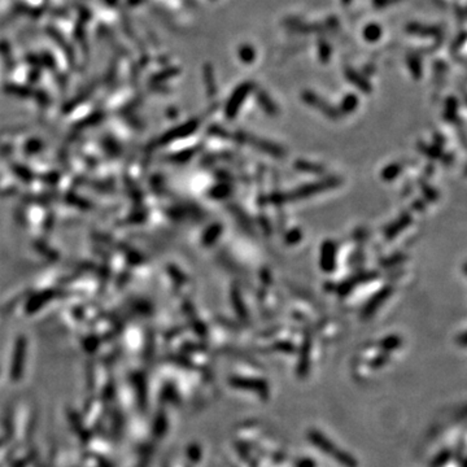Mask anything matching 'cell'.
Instances as JSON below:
<instances>
[{
  "mask_svg": "<svg viewBox=\"0 0 467 467\" xmlns=\"http://www.w3.org/2000/svg\"><path fill=\"white\" fill-rule=\"evenodd\" d=\"M230 384L233 388H239L244 391H252L256 392L262 399H268L269 396V385L268 383L262 379L255 378H243V376H233L230 379Z\"/></svg>",
  "mask_w": 467,
  "mask_h": 467,
  "instance_id": "obj_1",
  "label": "cell"
},
{
  "mask_svg": "<svg viewBox=\"0 0 467 467\" xmlns=\"http://www.w3.org/2000/svg\"><path fill=\"white\" fill-rule=\"evenodd\" d=\"M307 440L316 446L318 450H321L322 453L327 455H334V453L338 450V446L336 444L330 439L329 436H326L325 433L321 432L320 430H310L307 432Z\"/></svg>",
  "mask_w": 467,
  "mask_h": 467,
  "instance_id": "obj_2",
  "label": "cell"
},
{
  "mask_svg": "<svg viewBox=\"0 0 467 467\" xmlns=\"http://www.w3.org/2000/svg\"><path fill=\"white\" fill-rule=\"evenodd\" d=\"M251 85H248V82H246L244 85L238 87L235 91H233L232 96H231L230 102H228V107H227V116L232 117L235 114V112L238 111V108L242 105V103L244 102V99H246L247 94L251 91Z\"/></svg>",
  "mask_w": 467,
  "mask_h": 467,
  "instance_id": "obj_3",
  "label": "cell"
},
{
  "mask_svg": "<svg viewBox=\"0 0 467 467\" xmlns=\"http://www.w3.org/2000/svg\"><path fill=\"white\" fill-rule=\"evenodd\" d=\"M332 458L343 467H358V461L356 459V457L347 450H343V449L338 448Z\"/></svg>",
  "mask_w": 467,
  "mask_h": 467,
  "instance_id": "obj_4",
  "label": "cell"
},
{
  "mask_svg": "<svg viewBox=\"0 0 467 467\" xmlns=\"http://www.w3.org/2000/svg\"><path fill=\"white\" fill-rule=\"evenodd\" d=\"M452 450L443 449V450H440V452L433 457L432 462H431V467H445L449 462L452 461Z\"/></svg>",
  "mask_w": 467,
  "mask_h": 467,
  "instance_id": "obj_5",
  "label": "cell"
},
{
  "mask_svg": "<svg viewBox=\"0 0 467 467\" xmlns=\"http://www.w3.org/2000/svg\"><path fill=\"white\" fill-rule=\"evenodd\" d=\"M363 35H365L366 39L370 40V42H375V40H378L379 38H380L381 29L379 28L378 25L371 24L365 29V31H363Z\"/></svg>",
  "mask_w": 467,
  "mask_h": 467,
  "instance_id": "obj_6",
  "label": "cell"
},
{
  "mask_svg": "<svg viewBox=\"0 0 467 467\" xmlns=\"http://www.w3.org/2000/svg\"><path fill=\"white\" fill-rule=\"evenodd\" d=\"M240 57H242L243 61H247V62L252 61L253 57H255V51H253L252 47L246 46L240 49Z\"/></svg>",
  "mask_w": 467,
  "mask_h": 467,
  "instance_id": "obj_7",
  "label": "cell"
},
{
  "mask_svg": "<svg viewBox=\"0 0 467 467\" xmlns=\"http://www.w3.org/2000/svg\"><path fill=\"white\" fill-rule=\"evenodd\" d=\"M295 467H318L316 459L310 457H302L298 458L297 461L295 462Z\"/></svg>",
  "mask_w": 467,
  "mask_h": 467,
  "instance_id": "obj_8",
  "label": "cell"
},
{
  "mask_svg": "<svg viewBox=\"0 0 467 467\" xmlns=\"http://www.w3.org/2000/svg\"><path fill=\"white\" fill-rule=\"evenodd\" d=\"M188 453H190V458L192 459V461H195V462L200 461V458H201V449L199 448V445L191 446Z\"/></svg>",
  "mask_w": 467,
  "mask_h": 467,
  "instance_id": "obj_9",
  "label": "cell"
}]
</instances>
